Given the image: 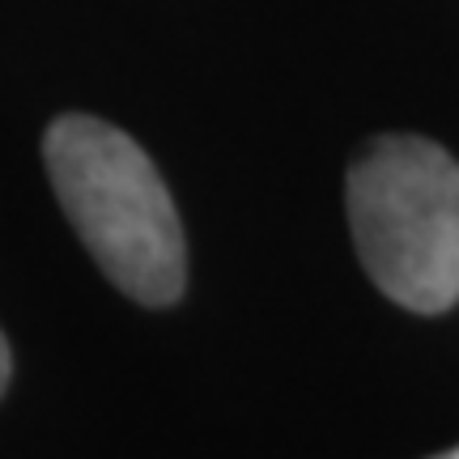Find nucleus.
I'll use <instances>...</instances> for the list:
<instances>
[{"instance_id":"1","label":"nucleus","mask_w":459,"mask_h":459,"mask_svg":"<svg viewBox=\"0 0 459 459\" xmlns=\"http://www.w3.org/2000/svg\"><path fill=\"white\" fill-rule=\"evenodd\" d=\"M51 187L85 251L141 307H170L187 281L175 200L145 149L94 115H60L43 136Z\"/></svg>"},{"instance_id":"2","label":"nucleus","mask_w":459,"mask_h":459,"mask_svg":"<svg viewBox=\"0 0 459 459\" xmlns=\"http://www.w3.org/2000/svg\"><path fill=\"white\" fill-rule=\"evenodd\" d=\"M349 230L366 273L404 311L459 302V162L426 136H378L349 170Z\"/></svg>"},{"instance_id":"3","label":"nucleus","mask_w":459,"mask_h":459,"mask_svg":"<svg viewBox=\"0 0 459 459\" xmlns=\"http://www.w3.org/2000/svg\"><path fill=\"white\" fill-rule=\"evenodd\" d=\"M9 370H13V358H9V341H4V332H0V392H4V383H9Z\"/></svg>"},{"instance_id":"4","label":"nucleus","mask_w":459,"mask_h":459,"mask_svg":"<svg viewBox=\"0 0 459 459\" xmlns=\"http://www.w3.org/2000/svg\"><path fill=\"white\" fill-rule=\"evenodd\" d=\"M434 459H459V446L455 451H446V455H434Z\"/></svg>"}]
</instances>
